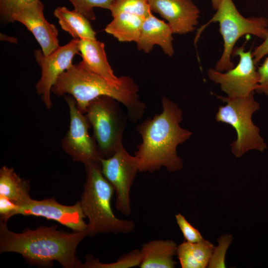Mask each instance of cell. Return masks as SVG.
Returning a JSON list of instances; mask_svg holds the SVG:
<instances>
[{"label": "cell", "instance_id": "cell-1", "mask_svg": "<svg viewBox=\"0 0 268 268\" xmlns=\"http://www.w3.org/2000/svg\"><path fill=\"white\" fill-rule=\"evenodd\" d=\"M6 223L0 221V253H18L26 262L37 266H51L57 261L64 268H81L76 251L88 236L87 231L70 233L59 230L57 225H41L16 233L10 230Z\"/></svg>", "mask_w": 268, "mask_h": 268}, {"label": "cell", "instance_id": "cell-2", "mask_svg": "<svg viewBox=\"0 0 268 268\" xmlns=\"http://www.w3.org/2000/svg\"><path fill=\"white\" fill-rule=\"evenodd\" d=\"M161 103L163 109L160 114L136 127L142 138L134 154L139 160V172H153L162 167L173 172L183 167L177 147L192 133L180 127L183 113L175 103L166 97L162 98Z\"/></svg>", "mask_w": 268, "mask_h": 268}, {"label": "cell", "instance_id": "cell-3", "mask_svg": "<svg viewBox=\"0 0 268 268\" xmlns=\"http://www.w3.org/2000/svg\"><path fill=\"white\" fill-rule=\"evenodd\" d=\"M138 91V85L129 76L123 84L116 86L80 63L72 64L60 74L52 88V92L57 95H71L83 114L95 99L103 96L112 97L126 107L128 116L134 123L142 117L145 109L139 99Z\"/></svg>", "mask_w": 268, "mask_h": 268}, {"label": "cell", "instance_id": "cell-4", "mask_svg": "<svg viewBox=\"0 0 268 268\" xmlns=\"http://www.w3.org/2000/svg\"><path fill=\"white\" fill-rule=\"evenodd\" d=\"M86 179L80 202L88 219V236L99 233L128 234L135 229V223L117 218L113 212L111 200L115 190L103 175L100 163L84 164Z\"/></svg>", "mask_w": 268, "mask_h": 268}, {"label": "cell", "instance_id": "cell-5", "mask_svg": "<svg viewBox=\"0 0 268 268\" xmlns=\"http://www.w3.org/2000/svg\"><path fill=\"white\" fill-rule=\"evenodd\" d=\"M254 92L243 97L232 98L216 95L226 105L221 106L216 114L218 122L228 124L236 131L237 137L230 143L232 153L241 157L249 150L263 151L267 145L259 134V129L252 122L253 114L260 109L254 97Z\"/></svg>", "mask_w": 268, "mask_h": 268}, {"label": "cell", "instance_id": "cell-6", "mask_svg": "<svg viewBox=\"0 0 268 268\" xmlns=\"http://www.w3.org/2000/svg\"><path fill=\"white\" fill-rule=\"evenodd\" d=\"M216 11L208 23L218 22L224 48L215 69L228 71L234 67L231 56L237 40L243 35L252 34L265 39L268 36V20L264 17L246 18L239 12L232 0H220Z\"/></svg>", "mask_w": 268, "mask_h": 268}, {"label": "cell", "instance_id": "cell-7", "mask_svg": "<svg viewBox=\"0 0 268 268\" xmlns=\"http://www.w3.org/2000/svg\"><path fill=\"white\" fill-rule=\"evenodd\" d=\"M119 103L112 97L100 96L90 102L85 112L101 158L112 156L123 144L127 118Z\"/></svg>", "mask_w": 268, "mask_h": 268}, {"label": "cell", "instance_id": "cell-8", "mask_svg": "<svg viewBox=\"0 0 268 268\" xmlns=\"http://www.w3.org/2000/svg\"><path fill=\"white\" fill-rule=\"evenodd\" d=\"M101 172L112 185L116 194L115 207L122 214L131 215L130 191L139 172V160L121 145L112 156L100 159Z\"/></svg>", "mask_w": 268, "mask_h": 268}, {"label": "cell", "instance_id": "cell-9", "mask_svg": "<svg viewBox=\"0 0 268 268\" xmlns=\"http://www.w3.org/2000/svg\"><path fill=\"white\" fill-rule=\"evenodd\" d=\"M239 57L238 64L222 73L215 68H209L207 74L210 79L220 85L222 91L232 98L247 96L257 90L260 75L255 67L252 54L245 52L243 47L236 48L232 54Z\"/></svg>", "mask_w": 268, "mask_h": 268}, {"label": "cell", "instance_id": "cell-10", "mask_svg": "<svg viewBox=\"0 0 268 268\" xmlns=\"http://www.w3.org/2000/svg\"><path fill=\"white\" fill-rule=\"evenodd\" d=\"M69 108V128L62 139L63 150L76 162L85 164L100 163V157L95 140L88 133L90 126L87 117L77 108L72 97L64 96Z\"/></svg>", "mask_w": 268, "mask_h": 268}, {"label": "cell", "instance_id": "cell-11", "mask_svg": "<svg viewBox=\"0 0 268 268\" xmlns=\"http://www.w3.org/2000/svg\"><path fill=\"white\" fill-rule=\"evenodd\" d=\"M79 42V39H73L48 56H45L41 49L34 51L36 61L41 69V76L35 87L48 109L52 106L51 92L53 86L59 76L72 65L74 56L80 54Z\"/></svg>", "mask_w": 268, "mask_h": 268}, {"label": "cell", "instance_id": "cell-12", "mask_svg": "<svg viewBox=\"0 0 268 268\" xmlns=\"http://www.w3.org/2000/svg\"><path fill=\"white\" fill-rule=\"evenodd\" d=\"M41 216L53 220L71 229L73 231H87L86 218L80 201L72 205H66L57 202L54 198L32 201L28 204L19 206L16 215Z\"/></svg>", "mask_w": 268, "mask_h": 268}, {"label": "cell", "instance_id": "cell-13", "mask_svg": "<svg viewBox=\"0 0 268 268\" xmlns=\"http://www.w3.org/2000/svg\"><path fill=\"white\" fill-rule=\"evenodd\" d=\"M44 4L35 0L23 7L12 16V20L23 24L34 35L45 56H48L60 46L58 30L49 23L43 13Z\"/></svg>", "mask_w": 268, "mask_h": 268}, {"label": "cell", "instance_id": "cell-14", "mask_svg": "<svg viewBox=\"0 0 268 268\" xmlns=\"http://www.w3.org/2000/svg\"><path fill=\"white\" fill-rule=\"evenodd\" d=\"M151 11L165 19L173 34L193 31L199 23L200 10L192 0H148Z\"/></svg>", "mask_w": 268, "mask_h": 268}, {"label": "cell", "instance_id": "cell-15", "mask_svg": "<svg viewBox=\"0 0 268 268\" xmlns=\"http://www.w3.org/2000/svg\"><path fill=\"white\" fill-rule=\"evenodd\" d=\"M79 50L82 57L79 63L87 70L116 86H121L125 82L127 76L117 77L115 75L107 60L103 42L97 39H80Z\"/></svg>", "mask_w": 268, "mask_h": 268}, {"label": "cell", "instance_id": "cell-16", "mask_svg": "<svg viewBox=\"0 0 268 268\" xmlns=\"http://www.w3.org/2000/svg\"><path fill=\"white\" fill-rule=\"evenodd\" d=\"M173 34L167 23L151 13L143 20L140 34L136 43L137 48L138 50L149 53L154 45H157L166 55L171 57L174 54Z\"/></svg>", "mask_w": 268, "mask_h": 268}, {"label": "cell", "instance_id": "cell-17", "mask_svg": "<svg viewBox=\"0 0 268 268\" xmlns=\"http://www.w3.org/2000/svg\"><path fill=\"white\" fill-rule=\"evenodd\" d=\"M176 243L171 240H156L144 243L140 250L141 253L140 268H174L176 263Z\"/></svg>", "mask_w": 268, "mask_h": 268}, {"label": "cell", "instance_id": "cell-18", "mask_svg": "<svg viewBox=\"0 0 268 268\" xmlns=\"http://www.w3.org/2000/svg\"><path fill=\"white\" fill-rule=\"evenodd\" d=\"M29 191L28 181L20 178L13 168L3 166L0 168V196L22 206L29 203L33 200Z\"/></svg>", "mask_w": 268, "mask_h": 268}, {"label": "cell", "instance_id": "cell-19", "mask_svg": "<svg viewBox=\"0 0 268 268\" xmlns=\"http://www.w3.org/2000/svg\"><path fill=\"white\" fill-rule=\"evenodd\" d=\"M214 248L210 242L204 239L195 243L185 241L178 246L177 255L182 268H205Z\"/></svg>", "mask_w": 268, "mask_h": 268}, {"label": "cell", "instance_id": "cell-20", "mask_svg": "<svg viewBox=\"0 0 268 268\" xmlns=\"http://www.w3.org/2000/svg\"><path fill=\"white\" fill-rule=\"evenodd\" d=\"M54 14L59 20L61 28L75 39L96 40V32L89 19L75 10H70L65 6L57 7Z\"/></svg>", "mask_w": 268, "mask_h": 268}, {"label": "cell", "instance_id": "cell-21", "mask_svg": "<svg viewBox=\"0 0 268 268\" xmlns=\"http://www.w3.org/2000/svg\"><path fill=\"white\" fill-rule=\"evenodd\" d=\"M112 16L113 19L106 26L105 32L120 42L136 43L144 18L126 12H120Z\"/></svg>", "mask_w": 268, "mask_h": 268}, {"label": "cell", "instance_id": "cell-22", "mask_svg": "<svg viewBox=\"0 0 268 268\" xmlns=\"http://www.w3.org/2000/svg\"><path fill=\"white\" fill-rule=\"evenodd\" d=\"M141 262L140 250L135 249L122 255L114 263H103L92 255L85 257L81 268H129L139 267Z\"/></svg>", "mask_w": 268, "mask_h": 268}, {"label": "cell", "instance_id": "cell-23", "mask_svg": "<svg viewBox=\"0 0 268 268\" xmlns=\"http://www.w3.org/2000/svg\"><path fill=\"white\" fill-rule=\"evenodd\" d=\"M109 10L112 16L120 12H126L144 18L152 13L148 0H114Z\"/></svg>", "mask_w": 268, "mask_h": 268}, {"label": "cell", "instance_id": "cell-24", "mask_svg": "<svg viewBox=\"0 0 268 268\" xmlns=\"http://www.w3.org/2000/svg\"><path fill=\"white\" fill-rule=\"evenodd\" d=\"M72 4L74 10L80 13L89 20H94L96 16L94 7L110 9L114 0H68Z\"/></svg>", "mask_w": 268, "mask_h": 268}, {"label": "cell", "instance_id": "cell-25", "mask_svg": "<svg viewBox=\"0 0 268 268\" xmlns=\"http://www.w3.org/2000/svg\"><path fill=\"white\" fill-rule=\"evenodd\" d=\"M233 239L232 235L225 234L218 239V245L214 247L208 268H225L226 253Z\"/></svg>", "mask_w": 268, "mask_h": 268}, {"label": "cell", "instance_id": "cell-26", "mask_svg": "<svg viewBox=\"0 0 268 268\" xmlns=\"http://www.w3.org/2000/svg\"><path fill=\"white\" fill-rule=\"evenodd\" d=\"M36 0H0V16L2 23L13 22V15L27 4Z\"/></svg>", "mask_w": 268, "mask_h": 268}, {"label": "cell", "instance_id": "cell-27", "mask_svg": "<svg viewBox=\"0 0 268 268\" xmlns=\"http://www.w3.org/2000/svg\"><path fill=\"white\" fill-rule=\"evenodd\" d=\"M175 218L185 241L195 243L203 239L199 231L192 226L183 215L180 213L177 214Z\"/></svg>", "mask_w": 268, "mask_h": 268}, {"label": "cell", "instance_id": "cell-28", "mask_svg": "<svg viewBox=\"0 0 268 268\" xmlns=\"http://www.w3.org/2000/svg\"><path fill=\"white\" fill-rule=\"evenodd\" d=\"M19 205L8 199L0 196V220L7 223L12 216L16 215Z\"/></svg>", "mask_w": 268, "mask_h": 268}, {"label": "cell", "instance_id": "cell-29", "mask_svg": "<svg viewBox=\"0 0 268 268\" xmlns=\"http://www.w3.org/2000/svg\"><path fill=\"white\" fill-rule=\"evenodd\" d=\"M258 72L260 75V80L256 91L268 95V57L258 68Z\"/></svg>", "mask_w": 268, "mask_h": 268}, {"label": "cell", "instance_id": "cell-30", "mask_svg": "<svg viewBox=\"0 0 268 268\" xmlns=\"http://www.w3.org/2000/svg\"><path fill=\"white\" fill-rule=\"evenodd\" d=\"M268 54V36L264 41L256 47L252 53V57L255 65H257L261 59Z\"/></svg>", "mask_w": 268, "mask_h": 268}, {"label": "cell", "instance_id": "cell-31", "mask_svg": "<svg viewBox=\"0 0 268 268\" xmlns=\"http://www.w3.org/2000/svg\"><path fill=\"white\" fill-rule=\"evenodd\" d=\"M211 1L212 7L216 10L220 3V0H211Z\"/></svg>", "mask_w": 268, "mask_h": 268}]
</instances>
